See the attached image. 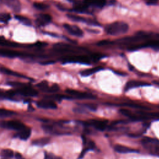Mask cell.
<instances>
[{"instance_id":"cell-28","label":"cell","mask_w":159,"mask_h":159,"mask_svg":"<svg viewBox=\"0 0 159 159\" xmlns=\"http://www.w3.org/2000/svg\"><path fill=\"white\" fill-rule=\"evenodd\" d=\"M81 105L87 110L91 111H95L97 109V106L93 104H81Z\"/></svg>"},{"instance_id":"cell-15","label":"cell","mask_w":159,"mask_h":159,"mask_svg":"<svg viewBox=\"0 0 159 159\" xmlns=\"http://www.w3.org/2000/svg\"><path fill=\"white\" fill-rule=\"evenodd\" d=\"M52 20V17L47 14H42L37 19L36 22L39 25H45Z\"/></svg>"},{"instance_id":"cell-25","label":"cell","mask_w":159,"mask_h":159,"mask_svg":"<svg viewBox=\"0 0 159 159\" xmlns=\"http://www.w3.org/2000/svg\"><path fill=\"white\" fill-rule=\"evenodd\" d=\"M11 19V15L9 13L2 12L0 13V22L3 23L7 22Z\"/></svg>"},{"instance_id":"cell-6","label":"cell","mask_w":159,"mask_h":159,"mask_svg":"<svg viewBox=\"0 0 159 159\" xmlns=\"http://www.w3.org/2000/svg\"><path fill=\"white\" fill-rule=\"evenodd\" d=\"M83 148L78 157L79 159H81L84 156L86 153L89 150H92L96 148V145L94 142L91 140L88 139L84 136L83 137Z\"/></svg>"},{"instance_id":"cell-7","label":"cell","mask_w":159,"mask_h":159,"mask_svg":"<svg viewBox=\"0 0 159 159\" xmlns=\"http://www.w3.org/2000/svg\"><path fill=\"white\" fill-rule=\"evenodd\" d=\"M63 27L70 34H71L73 36L78 37H81L83 36V30L77 25H70L68 24H65L63 25Z\"/></svg>"},{"instance_id":"cell-10","label":"cell","mask_w":159,"mask_h":159,"mask_svg":"<svg viewBox=\"0 0 159 159\" xmlns=\"http://www.w3.org/2000/svg\"><path fill=\"white\" fill-rule=\"evenodd\" d=\"M5 126L10 129L16 130L17 132L23 129L25 125L19 120H9L5 124Z\"/></svg>"},{"instance_id":"cell-24","label":"cell","mask_w":159,"mask_h":159,"mask_svg":"<svg viewBox=\"0 0 159 159\" xmlns=\"http://www.w3.org/2000/svg\"><path fill=\"white\" fill-rule=\"evenodd\" d=\"M1 155L4 158H10L14 156V152L10 149H4L2 151Z\"/></svg>"},{"instance_id":"cell-3","label":"cell","mask_w":159,"mask_h":159,"mask_svg":"<svg viewBox=\"0 0 159 159\" xmlns=\"http://www.w3.org/2000/svg\"><path fill=\"white\" fill-rule=\"evenodd\" d=\"M66 93L70 95L71 98H75L79 99H93L96 98V96L91 93L82 92L72 89H66Z\"/></svg>"},{"instance_id":"cell-32","label":"cell","mask_w":159,"mask_h":159,"mask_svg":"<svg viewBox=\"0 0 159 159\" xmlns=\"http://www.w3.org/2000/svg\"><path fill=\"white\" fill-rule=\"evenodd\" d=\"M109 43H111L110 41H109L107 40H101V41L98 42L97 45L99 46H104V45H109Z\"/></svg>"},{"instance_id":"cell-31","label":"cell","mask_w":159,"mask_h":159,"mask_svg":"<svg viewBox=\"0 0 159 159\" xmlns=\"http://www.w3.org/2000/svg\"><path fill=\"white\" fill-rule=\"evenodd\" d=\"M59 89L60 88L58 85L57 84H54L49 87L48 93H55V92H57L59 90Z\"/></svg>"},{"instance_id":"cell-12","label":"cell","mask_w":159,"mask_h":159,"mask_svg":"<svg viewBox=\"0 0 159 159\" xmlns=\"http://www.w3.org/2000/svg\"><path fill=\"white\" fill-rule=\"evenodd\" d=\"M106 0H84V4L86 6L97 8H102L106 4Z\"/></svg>"},{"instance_id":"cell-18","label":"cell","mask_w":159,"mask_h":159,"mask_svg":"<svg viewBox=\"0 0 159 159\" xmlns=\"http://www.w3.org/2000/svg\"><path fill=\"white\" fill-rule=\"evenodd\" d=\"M1 71L3 73H5V74H7V75H13V76H19V77H22V78H25L24 75H21V74H19L16 71H12V70H10V69H8L7 68H1L0 69Z\"/></svg>"},{"instance_id":"cell-30","label":"cell","mask_w":159,"mask_h":159,"mask_svg":"<svg viewBox=\"0 0 159 159\" xmlns=\"http://www.w3.org/2000/svg\"><path fill=\"white\" fill-rule=\"evenodd\" d=\"M44 159H63L62 158L55 155L53 153H45V157H44Z\"/></svg>"},{"instance_id":"cell-4","label":"cell","mask_w":159,"mask_h":159,"mask_svg":"<svg viewBox=\"0 0 159 159\" xmlns=\"http://www.w3.org/2000/svg\"><path fill=\"white\" fill-rule=\"evenodd\" d=\"M67 17H68V19H71L73 21L83 22V23H86V24H87L88 25H94V26L100 25V24L95 20L91 19H86L85 17L79 16H76V15H75V14H68Z\"/></svg>"},{"instance_id":"cell-22","label":"cell","mask_w":159,"mask_h":159,"mask_svg":"<svg viewBox=\"0 0 159 159\" xmlns=\"http://www.w3.org/2000/svg\"><path fill=\"white\" fill-rule=\"evenodd\" d=\"M14 112L5 109H0V117H10L14 115Z\"/></svg>"},{"instance_id":"cell-1","label":"cell","mask_w":159,"mask_h":159,"mask_svg":"<svg viewBox=\"0 0 159 159\" xmlns=\"http://www.w3.org/2000/svg\"><path fill=\"white\" fill-rule=\"evenodd\" d=\"M105 32L111 35H120L126 33L129 30V25L124 22L117 21L106 26Z\"/></svg>"},{"instance_id":"cell-34","label":"cell","mask_w":159,"mask_h":159,"mask_svg":"<svg viewBox=\"0 0 159 159\" xmlns=\"http://www.w3.org/2000/svg\"><path fill=\"white\" fill-rule=\"evenodd\" d=\"M88 31L89 32H91L92 33H99V30H92V29H88Z\"/></svg>"},{"instance_id":"cell-23","label":"cell","mask_w":159,"mask_h":159,"mask_svg":"<svg viewBox=\"0 0 159 159\" xmlns=\"http://www.w3.org/2000/svg\"><path fill=\"white\" fill-rule=\"evenodd\" d=\"M15 17L18 20H19L20 22H21L22 23L25 24V25H29L31 24V22L30 20L26 17H24V16H20V15H16L15 16Z\"/></svg>"},{"instance_id":"cell-21","label":"cell","mask_w":159,"mask_h":159,"mask_svg":"<svg viewBox=\"0 0 159 159\" xmlns=\"http://www.w3.org/2000/svg\"><path fill=\"white\" fill-rule=\"evenodd\" d=\"M50 141V139L48 138H41L39 139L34 142V144L36 145H40V146H43L48 143Z\"/></svg>"},{"instance_id":"cell-11","label":"cell","mask_w":159,"mask_h":159,"mask_svg":"<svg viewBox=\"0 0 159 159\" xmlns=\"http://www.w3.org/2000/svg\"><path fill=\"white\" fill-rule=\"evenodd\" d=\"M17 93L22 96H29V97L35 96L37 94V91L36 90L29 86H24V87L20 88L17 90Z\"/></svg>"},{"instance_id":"cell-5","label":"cell","mask_w":159,"mask_h":159,"mask_svg":"<svg viewBox=\"0 0 159 159\" xmlns=\"http://www.w3.org/2000/svg\"><path fill=\"white\" fill-rule=\"evenodd\" d=\"M87 124L100 131L105 130L108 127V121L105 119H92Z\"/></svg>"},{"instance_id":"cell-2","label":"cell","mask_w":159,"mask_h":159,"mask_svg":"<svg viewBox=\"0 0 159 159\" xmlns=\"http://www.w3.org/2000/svg\"><path fill=\"white\" fill-rule=\"evenodd\" d=\"M92 58L88 55H71L68 56L62 60L63 63H80L82 64H86L89 65L91 64Z\"/></svg>"},{"instance_id":"cell-20","label":"cell","mask_w":159,"mask_h":159,"mask_svg":"<svg viewBox=\"0 0 159 159\" xmlns=\"http://www.w3.org/2000/svg\"><path fill=\"white\" fill-rule=\"evenodd\" d=\"M0 45L2 46H9V47H16L17 45V43H16L14 42H11L6 39H5L3 37H0Z\"/></svg>"},{"instance_id":"cell-14","label":"cell","mask_w":159,"mask_h":159,"mask_svg":"<svg viewBox=\"0 0 159 159\" xmlns=\"http://www.w3.org/2000/svg\"><path fill=\"white\" fill-rule=\"evenodd\" d=\"M114 150L118 153H134V152H137L138 151L130 148L129 147L125 146V145H122L119 144H117L114 146Z\"/></svg>"},{"instance_id":"cell-29","label":"cell","mask_w":159,"mask_h":159,"mask_svg":"<svg viewBox=\"0 0 159 159\" xmlns=\"http://www.w3.org/2000/svg\"><path fill=\"white\" fill-rule=\"evenodd\" d=\"M34 6L35 9L39 10H45L48 7L47 5L41 2H35L34 4Z\"/></svg>"},{"instance_id":"cell-16","label":"cell","mask_w":159,"mask_h":159,"mask_svg":"<svg viewBox=\"0 0 159 159\" xmlns=\"http://www.w3.org/2000/svg\"><path fill=\"white\" fill-rule=\"evenodd\" d=\"M30 134H31L30 129L25 126L23 129L17 132V135L20 139L23 140H26L30 137Z\"/></svg>"},{"instance_id":"cell-8","label":"cell","mask_w":159,"mask_h":159,"mask_svg":"<svg viewBox=\"0 0 159 159\" xmlns=\"http://www.w3.org/2000/svg\"><path fill=\"white\" fill-rule=\"evenodd\" d=\"M141 143L146 148H150L151 150L156 147L159 146V140L157 139H153L149 137H144L142 140Z\"/></svg>"},{"instance_id":"cell-26","label":"cell","mask_w":159,"mask_h":159,"mask_svg":"<svg viewBox=\"0 0 159 159\" xmlns=\"http://www.w3.org/2000/svg\"><path fill=\"white\" fill-rule=\"evenodd\" d=\"M38 86L42 91L47 92V93H48V89L50 87L48 85V83L46 81H43L41 83H40L38 84Z\"/></svg>"},{"instance_id":"cell-33","label":"cell","mask_w":159,"mask_h":159,"mask_svg":"<svg viewBox=\"0 0 159 159\" xmlns=\"http://www.w3.org/2000/svg\"><path fill=\"white\" fill-rule=\"evenodd\" d=\"M147 2L150 4H156L157 2V0H146Z\"/></svg>"},{"instance_id":"cell-13","label":"cell","mask_w":159,"mask_h":159,"mask_svg":"<svg viewBox=\"0 0 159 159\" xmlns=\"http://www.w3.org/2000/svg\"><path fill=\"white\" fill-rule=\"evenodd\" d=\"M150 85V84H148L147 83L140 81H136V80H132L127 82L125 86V91H127L129 89H130L134 88H137L139 86H147Z\"/></svg>"},{"instance_id":"cell-27","label":"cell","mask_w":159,"mask_h":159,"mask_svg":"<svg viewBox=\"0 0 159 159\" xmlns=\"http://www.w3.org/2000/svg\"><path fill=\"white\" fill-rule=\"evenodd\" d=\"M119 112L122 115L129 118L130 119L133 115V113L130 111H129V109H120Z\"/></svg>"},{"instance_id":"cell-9","label":"cell","mask_w":159,"mask_h":159,"mask_svg":"<svg viewBox=\"0 0 159 159\" xmlns=\"http://www.w3.org/2000/svg\"><path fill=\"white\" fill-rule=\"evenodd\" d=\"M37 105L39 107L45 109H55L57 108L56 103L50 99H43L37 102Z\"/></svg>"},{"instance_id":"cell-17","label":"cell","mask_w":159,"mask_h":159,"mask_svg":"<svg viewBox=\"0 0 159 159\" xmlns=\"http://www.w3.org/2000/svg\"><path fill=\"white\" fill-rule=\"evenodd\" d=\"M102 69V66H96L94 68L86 69V70L81 71V75L83 76H88L91 75L99 71V70H101Z\"/></svg>"},{"instance_id":"cell-19","label":"cell","mask_w":159,"mask_h":159,"mask_svg":"<svg viewBox=\"0 0 159 159\" xmlns=\"http://www.w3.org/2000/svg\"><path fill=\"white\" fill-rule=\"evenodd\" d=\"M73 10L75 12H81V13H85L88 12V6L85 5L84 3L83 4H80V5H77L74 7Z\"/></svg>"}]
</instances>
